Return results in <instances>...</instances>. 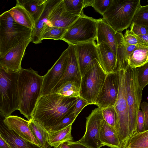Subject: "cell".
<instances>
[{"label": "cell", "mask_w": 148, "mask_h": 148, "mask_svg": "<svg viewBox=\"0 0 148 148\" xmlns=\"http://www.w3.org/2000/svg\"><path fill=\"white\" fill-rule=\"evenodd\" d=\"M77 97H65L55 92L42 95L39 99L32 119L48 132L73 111Z\"/></svg>", "instance_id": "1"}, {"label": "cell", "mask_w": 148, "mask_h": 148, "mask_svg": "<svg viewBox=\"0 0 148 148\" xmlns=\"http://www.w3.org/2000/svg\"><path fill=\"white\" fill-rule=\"evenodd\" d=\"M43 76L31 68H22L18 73L17 92L18 110L29 121L41 96Z\"/></svg>", "instance_id": "2"}, {"label": "cell", "mask_w": 148, "mask_h": 148, "mask_svg": "<svg viewBox=\"0 0 148 148\" xmlns=\"http://www.w3.org/2000/svg\"><path fill=\"white\" fill-rule=\"evenodd\" d=\"M32 29L16 22L8 11L0 16V58L11 49L31 39Z\"/></svg>", "instance_id": "3"}, {"label": "cell", "mask_w": 148, "mask_h": 148, "mask_svg": "<svg viewBox=\"0 0 148 148\" xmlns=\"http://www.w3.org/2000/svg\"><path fill=\"white\" fill-rule=\"evenodd\" d=\"M141 5L140 0H112L103 19L116 32H121L130 26Z\"/></svg>", "instance_id": "4"}, {"label": "cell", "mask_w": 148, "mask_h": 148, "mask_svg": "<svg viewBox=\"0 0 148 148\" xmlns=\"http://www.w3.org/2000/svg\"><path fill=\"white\" fill-rule=\"evenodd\" d=\"M119 72V92L114 106L117 114V121L115 129L119 140V148H126L130 138L129 108L125 79V70L121 69Z\"/></svg>", "instance_id": "5"}, {"label": "cell", "mask_w": 148, "mask_h": 148, "mask_svg": "<svg viewBox=\"0 0 148 148\" xmlns=\"http://www.w3.org/2000/svg\"><path fill=\"white\" fill-rule=\"evenodd\" d=\"M125 70V83L129 115L130 139L134 135L138 133L137 117L140 107L143 90L138 83L137 69L133 68L128 65Z\"/></svg>", "instance_id": "6"}, {"label": "cell", "mask_w": 148, "mask_h": 148, "mask_svg": "<svg viewBox=\"0 0 148 148\" xmlns=\"http://www.w3.org/2000/svg\"><path fill=\"white\" fill-rule=\"evenodd\" d=\"M18 73L0 67V113L4 118L18 110L17 86Z\"/></svg>", "instance_id": "7"}, {"label": "cell", "mask_w": 148, "mask_h": 148, "mask_svg": "<svg viewBox=\"0 0 148 148\" xmlns=\"http://www.w3.org/2000/svg\"><path fill=\"white\" fill-rule=\"evenodd\" d=\"M107 75L99 61L95 59L82 77L80 97L86 100L90 104H95Z\"/></svg>", "instance_id": "8"}, {"label": "cell", "mask_w": 148, "mask_h": 148, "mask_svg": "<svg viewBox=\"0 0 148 148\" xmlns=\"http://www.w3.org/2000/svg\"><path fill=\"white\" fill-rule=\"evenodd\" d=\"M96 19L84 14L67 28L62 40L74 45L96 40Z\"/></svg>", "instance_id": "9"}, {"label": "cell", "mask_w": 148, "mask_h": 148, "mask_svg": "<svg viewBox=\"0 0 148 148\" xmlns=\"http://www.w3.org/2000/svg\"><path fill=\"white\" fill-rule=\"evenodd\" d=\"M86 119L85 133L76 142L90 148H100L104 146L99 137L100 128L103 119L101 108L98 107L93 110Z\"/></svg>", "instance_id": "10"}, {"label": "cell", "mask_w": 148, "mask_h": 148, "mask_svg": "<svg viewBox=\"0 0 148 148\" xmlns=\"http://www.w3.org/2000/svg\"><path fill=\"white\" fill-rule=\"evenodd\" d=\"M69 53L67 49L43 76L41 96L53 93L56 87L63 77L67 65Z\"/></svg>", "instance_id": "11"}, {"label": "cell", "mask_w": 148, "mask_h": 148, "mask_svg": "<svg viewBox=\"0 0 148 148\" xmlns=\"http://www.w3.org/2000/svg\"><path fill=\"white\" fill-rule=\"evenodd\" d=\"M119 84V71L108 74L95 105L101 108L114 106L118 97Z\"/></svg>", "instance_id": "12"}, {"label": "cell", "mask_w": 148, "mask_h": 148, "mask_svg": "<svg viewBox=\"0 0 148 148\" xmlns=\"http://www.w3.org/2000/svg\"><path fill=\"white\" fill-rule=\"evenodd\" d=\"M31 39L23 42L0 58V67L7 71L18 73L22 68L21 64L26 49Z\"/></svg>", "instance_id": "13"}, {"label": "cell", "mask_w": 148, "mask_h": 148, "mask_svg": "<svg viewBox=\"0 0 148 148\" xmlns=\"http://www.w3.org/2000/svg\"><path fill=\"white\" fill-rule=\"evenodd\" d=\"M74 46L82 75L86 72L90 64L95 59L99 62L97 44L94 40Z\"/></svg>", "instance_id": "14"}, {"label": "cell", "mask_w": 148, "mask_h": 148, "mask_svg": "<svg viewBox=\"0 0 148 148\" xmlns=\"http://www.w3.org/2000/svg\"><path fill=\"white\" fill-rule=\"evenodd\" d=\"M79 16L67 11L63 0H60L50 13L48 25L50 26L68 28Z\"/></svg>", "instance_id": "15"}, {"label": "cell", "mask_w": 148, "mask_h": 148, "mask_svg": "<svg viewBox=\"0 0 148 148\" xmlns=\"http://www.w3.org/2000/svg\"><path fill=\"white\" fill-rule=\"evenodd\" d=\"M67 49L68 51L69 57L66 68L63 77L56 87L54 92L60 86L68 81L74 82L80 89L82 75L75 49L74 46L71 45H69Z\"/></svg>", "instance_id": "16"}, {"label": "cell", "mask_w": 148, "mask_h": 148, "mask_svg": "<svg viewBox=\"0 0 148 148\" xmlns=\"http://www.w3.org/2000/svg\"><path fill=\"white\" fill-rule=\"evenodd\" d=\"M3 121L8 128L19 136L38 145L29 127V121L17 116L11 115L4 118Z\"/></svg>", "instance_id": "17"}, {"label": "cell", "mask_w": 148, "mask_h": 148, "mask_svg": "<svg viewBox=\"0 0 148 148\" xmlns=\"http://www.w3.org/2000/svg\"><path fill=\"white\" fill-rule=\"evenodd\" d=\"M97 44L104 43L111 49L116 57V33L114 29L103 19H96Z\"/></svg>", "instance_id": "18"}, {"label": "cell", "mask_w": 148, "mask_h": 148, "mask_svg": "<svg viewBox=\"0 0 148 148\" xmlns=\"http://www.w3.org/2000/svg\"><path fill=\"white\" fill-rule=\"evenodd\" d=\"M60 0H47L44 10L38 20L35 22L32 30L31 42L35 44L42 42L43 32L48 25L49 17L55 5Z\"/></svg>", "instance_id": "19"}, {"label": "cell", "mask_w": 148, "mask_h": 148, "mask_svg": "<svg viewBox=\"0 0 148 148\" xmlns=\"http://www.w3.org/2000/svg\"><path fill=\"white\" fill-rule=\"evenodd\" d=\"M0 136L11 148H43L19 136L8 128L3 121L0 124Z\"/></svg>", "instance_id": "20"}, {"label": "cell", "mask_w": 148, "mask_h": 148, "mask_svg": "<svg viewBox=\"0 0 148 148\" xmlns=\"http://www.w3.org/2000/svg\"><path fill=\"white\" fill-rule=\"evenodd\" d=\"M97 45L99 57V62L104 71L107 74L116 72V57L111 49L104 43H101Z\"/></svg>", "instance_id": "21"}, {"label": "cell", "mask_w": 148, "mask_h": 148, "mask_svg": "<svg viewBox=\"0 0 148 148\" xmlns=\"http://www.w3.org/2000/svg\"><path fill=\"white\" fill-rule=\"evenodd\" d=\"M116 72L121 69H125L128 65L127 60L133 51L132 47L126 45L122 33L117 32L116 34Z\"/></svg>", "instance_id": "22"}, {"label": "cell", "mask_w": 148, "mask_h": 148, "mask_svg": "<svg viewBox=\"0 0 148 148\" xmlns=\"http://www.w3.org/2000/svg\"><path fill=\"white\" fill-rule=\"evenodd\" d=\"M8 11L13 19L18 24L30 29H33L35 21L23 6L16 3L15 6Z\"/></svg>", "instance_id": "23"}, {"label": "cell", "mask_w": 148, "mask_h": 148, "mask_svg": "<svg viewBox=\"0 0 148 148\" xmlns=\"http://www.w3.org/2000/svg\"><path fill=\"white\" fill-rule=\"evenodd\" d=\"M100 140L104 146L111 148H119V142L115 129L103 119L100 128Z\"/></svg>", "instance_id": "24"}, {"label": "cell", "mask_w": 148, "mask_h": 148, "mask_svg": "<svg viewBox=\"0 0 148 148\" xmlns=\"http://www.w3.org/2000/svg\"><path fill=\"white\" fill-rule=\"evenodd\" d=\"M72 125L57 131L48 132L50 146L57 148L62 143L72 141Z\"/></svg>", "instance_id": "25"}, {"label": "cell", "mask_w": 148, "mask_h": 148, "mask_svg": "<svg viewBox=\"0 0 148 148\" xmlns=\"http://www.w3.org/2000/svg\"><path fill=\"white\" fill-rule=\"evenodd\" d=\"M47 0H17L16 3L23 6L36 21L42 14Z\"/></svg>", "instance_id": "26"}, {"label": "cell", "mask_w": 148, "mask_h": 148, "mask_svg": "<svg viewBox=\"0 0 148 148\" xmlns=\"http://www.w3.org/2000/svg\"><path fill=\"white\" fill-rule=\"evenodd\" d=\"M28 125L38 145L43 148L50 146L48 132L41 125L32 119L29 121Z\"/></svg>", "instance_id": "27"}, {"label": "cell", "mask_w": 148, "mask_h": 148, "mask_svg": "<svg viewBox=\"0 0 148 148\" xmlns=\"http://www.w3.org/2000/svg\"><path fill=\"white\" fill-rule=\"evenodd\" d=\"M148 49L137 48L129 56L128 64L134 69L142 66L148 62Z\"/></svg>", "instance_id": "28"}, {"label": "cell", "mask_w": 148, "mask_h": 148, "mask_svg": "<svg viewBox=\"0 0 148 148\" xmlns=\"http://www.w3.org/2000/svg\"><path fill=\"white\" fill-rule=\"evenodd\" d=\"M79 90L74 82L68 81L57 88L55 92L65 97H80Z\"/></svg>", "instance_id": "29"}, {"label": "cell", "mask_w": 148, "mask_h": 148, "mask_svg": "<svg viewBox=\"0 0 148 148\" xmlns=\"http://www.w3.org/2000/svg\"><path fill=\"white\" fill-rule=\"evenodd\" d=\"M148 148V130L134 135L126 148Z\"/></svg>", "instance_id": "30"}, {"label": "cell", "mask_w": 148, "mask_h": 148, "mask_svg": "<svg viewBox=\"0 0 148 148\" xmlns=\"http://www.w3.org/2000/svg\"><path fill=\"white\" fill-rule=\"evenodd\" d=\"M67 29V28L50 26L48 25L43 32L42 37V40H62Z\"/></svg>", "instance_id": "31"}, {"label": "cell", "mask_w": 148, "mask_h": 148, "mask_svg": "<svg viewBox=\"0 0 148 148\" xmlns=\"http://www.w3.org/2000/svg\"><path fill=\"white\" fill-rule=\"evenodd\" d=\"M67 11L74 15L80 16L83 14V10L85 8L84 0H63Z\"/></svg>", "instance_id": "32"}, {"label": "cell", "mask_w": 148, "mask_h": 148, "mask_svg": "<svg viewBox=\"0 0 148 148\" xmlns=\"http://www.w3.org/2000/svg\"><path fill=\"white\" fill-rule=\"evenodd\" d=\"M123 38L127 45H136L137 48L148 49V45L130 30L126 31L123 35Z\"/></svg>", "instance_id": "33"}, {"label": "cell", "mask_w": 148, "mask_h": 148, "mask_svg": "<svg viewBox=\"0 0 148 148\" xmlns=\"http://www.w3.org/2000/svg\"><path fill=\"white\" fill-rule=\"evenodd\" d=\"M132 23L148 27V5L139 7L134 16Z\"/></svg>", "instance_id": "34"}, {"label": "cell", "mask_w": 148, "mask_h": 148, "mask_svg": "<svg viewBox=\"0 0 148 148\" xmlns=\"http://www.w3.org/2000/svg\"><path fill=\"white\" fill-rule=\"evenodd\" d=\"M101 108L103 119L115 129L117 121V114L114 106Z\"/></svg>", "instance_id": "35"}, {"label": "cell", "mask_w": 148, "mask_h": 148, "mask_svg": "<svg viewBox=\"0 0 148 148\" xmlns=\"http://www.w3.org/2000/svg\"><path fill=\"white\" fill-rule=\"evenodd\" d=\"M136 69L138 83L140 87L143 90L148 85V62Z\"/></svg>", "instance_id": "36"}, {"label": "cell", "mask_w": 148, "mask_h": 148, "mask_svg": "<svg viewBox=\"0 0 148 148\" xmlns=\"http://www.w3.org/2000/svg\"><path fill=\"white\" fill-rule=\"evenodd\" d=\"M77 116L72 112L69 115L63 119L58 124L54 127L50 132L61 130L72 125Z\"/></svg>", "instance_id": "37"}, {"label": "cell", "mask_w": 148, "mask_h": 148, "mask_svg": "<svg viewBox=\"0 0 148 148\" xmlns=\"http://www.w3.org/2000/svg\"><path fill=\"white\" fill-rule=\"evenodd\" d=\"M112 1V0H94L92 6L103 15L109 7Z\"/></svg>", "instance_id": "38"}, {"label": "cell", "mask_w": 148, "mask_h": 148, "mask_svg": "<svg viewBox=\"0 0 148 148\" xmlns=\"http://www.w3.org/2000/svg\"><path fill=\"white\" fill-rule=\"evenodd\" d=\"M90 104L85 99L80 97H77V101L72 112L77 116L85 107Z\"/></svg>", "instance_id": "39"}, {"label": "cell", "mask_w": 148, "mask_h": 148, "mask_svg": "<svg viewBox=\"0 0 148 148\" xmlns=\"http://www.w3.org/2000/svg\"><path fill=\"white\" fill-rule=\"evenodd\" d=\"M130 30L138 36L148 34V27L132 23L130 26Z\"/></svg>", "instance_id": "40"}, {"label": "cell", "mask_w": 148, "mask_h": 148, "mask_svg": "<svg viewBox=\"0 0 148 148\" xmlns=\"http://www.w3.org/2000/svg\"><path fill=\"white\" fill-rule=\"evenodd\" d=\"M145 118L144 113L142 110L138 111L137 121V129L138 132L144 131Z\"/></svg>", "instance_id": "41"}, {"label": "cell", "mask_w": 148, "mask_h": 148, "mask_svg": "<svg viewBox=\"0 0 148 148\" xmlns=\"http://www.w3.org/2000/svg\"><path fill=\"white\" fill-rule=\"evenodd\" d=\"M145 118L144 131L148 130V102L143 101L141 103L140 107Z\"/></svg>", "instance_id": "42"}, {"label": "cell", "mask_w": 148, "mask_h": 148, "mask_svg": "<svg viewBox=\"0 0 148 148\" xmlns=\"http://www.w3.org/2000/svg\"><path fill=\"white\" fill-rule=\"evenodd\" d=\"M66 143L70 148H90L76 141H71Z\"/></svg>", "instance_id": "43"}, {"label": "cell", "mask_w": 148, "mask_h": 148, "mask_svg": "<svg viewBox=\"0 0 148 148\" xmlns=\"http://www.w3.org/2000/svg\"><path fill=\"white\" fill-rule=\"evenodd\" d=\"M0 148H11L9 145L0 136Z\"/></svg>", "instance_id": "44"}, {"label": "cell", "mask_w": 148, "mask_h": 148, "mask_svg": "<svg viewBox=\"0 0 148 148\" xmlns=\"http://www.w3.org/2000/svg\"><path fill=\"white\" fill-rule=\"evenodd\" d=\"M138 36L148 45V34Z\"/></svg>", "instance_id": "45"}, {"label": "cell", "mask_w": 148, "mask_h": 148, "mask_svg": "<svg viewBox=\"0 0 148 148\" xmlns=\"http://www.w3.org/2000/svg\"><path fill=\"white\" fill-rule=\"evenodd\" d=\"M66 143L60 145L58 147L59 148H70Z\"/></svg>", "instance_id": "46"}, {"label": "cell", "mask_w": 148, "mask_h": 148, "mask_svg": "<svg viewBox=\"0 0 148 148\" xmlns=\"http://www.w3.org/2000/svg\"><path fill=\"white\" fill-rule=\"evenodd\" d=\"M147 60H148V56H147Z\"/></svg>", "instance_id": "47"}, {"label": "cell", "mask_w": 148, "mask_h": 148, "mask_svg": "<svg viewBox=\"0 0 148 148\" xmlns=\"http://www.w3.org/2000/svg\"><path fill=\"white\" fill-rule=\"evenodd\" d=\"M53 148H59L58 147H57V148L53 147Z\"/></svg>", "instance_id": "48"}, {"label": "cell", "mask_w": 148, "mask_h": 148, "mask_svg": "<svg viewBox=\"0 0 148 148\" xmlns=\"http://www.w3.org/2000/svg\"><path fill=\"white\" fill-rule=\"evenodd\" d=\"M147 100H148V97H147Z\"/></svg>", "instance_id": "49"}, {"label": "cell", "mask_w": 148, "mask_h": 148, "mask_svg": "<svg viewBox=\"0 0 148 148\" xmlns=\"http://www.w3.org/2000/svg\"></svg>", "instance_id": "50"}, {"label": "cell", "mask_w": 148, "mask_h": 148, "mask_svg": "<svg viewBox=\"0 0 148 148\" xmlns=\"http://www.w3.org/2000/svg\"></svg>", "instance_id": "51"}]
</instances>
